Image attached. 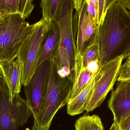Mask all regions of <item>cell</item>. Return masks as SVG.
<instances>
[{"label":"cell","mask_w":130,"mask_h":130,"mask_svg":"<svg viewBox=\"0 0 130 130\" xmlns=\"http://www.w3.org/2000/svg\"><path fill=\"white\" fill-rule=\"evenodd\" d=\"M94 42L98 45L102 66L130 52V12L120 0H113L98 28Z\"/></svg>","instance_id":"cell-1"},{"label":"cell","mask_w":130,"mask_h":130,"mask_svg":"<svg viewBox=\"0 0 130 130\" xmlns=\"http://www.w3.org/2000/svg\"><path fill=\"white\" fill-rule=\"evenodd\" d=\"M73 82L69 78L60 77L51 62L48 84L43 97L36 130H49L55 115L67 104L72 90Z\"/></svg>","instance_id":"cell-2"},{"label":"cell","mask_w":130,"mask_h":130,"mask_svg":"<svg viewBox=\"0 0 130 130\" xmlns=\"http://www.w3.org/2000/svg\"><path fill=\"white\" fill-rule=\"evenodd\" d=\"M30 24L18 14L7 15L0 21V62L15 59L21 46L32 33Z\"/></svg>","instance_id":"cell-3"},{"label":"cell","mask_w":130,"mask_h":130,"mask_svg":"<svg viewBox=\"0 0 130 130\" xmlns=\"http://www.w3.org/2000/svg\"><path fill=\"white\" fill-rule=\"evenodd\" d=\"M50 23L42 18L36 23L33 31L19 50L17 58L22 65L21 84L24 86L29 82L37 69V62Z\"/></svg>","instance_id":"cell-4"},{"label":"cell","mask_w":130,"mask_h":130,"mask_svg":"<svg viewBox=\"0 0 130 130\" xmlns=\"http://www.w3.org/2000/svg\"><path fill=\"white\" fill-rule=\"evenodd\" d=\"M32 115L26 99L20 94L11 102L10 93L4 81L0 84V130H17L27 122Z\"/></svg>","instance_id":"cell-5"},{"label":"cell","mask_w":130,"mask_h":130,"mask_svg":"<svg viewBox=\"0 0 130 130\" xmlns=\"http://www.w3.org/2000/svg\"><path fill=\"white\" fill-rule=\"evenodd\" d=\"M74 10L73 0H62L56 22L60 30V44L64 47L68 55L70 68L72 73L75 65L78 15Z\"/></svg>","instance_id":"cell-6"},{"label":"cell","mask_w":130,"mask_h":130,"mask_svg":"<svg viewBox=\"0 0 130 130\" xmlns=\"http://www.w3.org/2000/svg\"><path fill=\"white\" fill-rule=\"evenodd\" d=\"M123 56L102 66L96 74V81L92 93L86 107L85 111L91 112L101 105L108 92L113 89L120 75Z\"/></svg>","instance_id":"cell-7"},{"label":"cell","mask_w":130,"mask_h":130,"mask_svg":"<svg viewBox=\"0 0 130 130\" xmlns=\"http://www.w3.org/2000/svg\"><path fill=\"white\" fill-rule=\"evenodd\" d=\"M51 66L50 60L42 63L36 70L29 83L24 86L26 100L35 122L38 119L43 97L47 87Z\"/></svg>","instance_id":"cell-8"},{"label":"cell","mask_w":130,"mask_h":130,"mask_svg":"<svg viewBox=\"0 0 130 130\" xmlns=\"http://www.w3.org/2000/svg\"><path fill=\"white\" fill-rule=\"evenodd\" d=\"M108 107L113 113L114 123L119 126L130 114V82H118L112 91Z\"/></svg>","instance_id":"cell-9"},{"label":"cell","mask_w":130,"mask_h":130,"mask_svg":"<svg viewBox=\"0 0 130 130\" xmlns=\"http://www.w3.org/2000/svg\"><path fill=\"white\" fill-rule=\"evenodd\" d=\"M76 12L78 20L75 56L81 55L87 47L94 42L98 30L88 13L86 0L82 7Z\"/></svg>","instance_id":"cell-10"},{"label":"cell","mask_w":130,"mask_h":130,"mask_svg":"<svg viewBox=\"0 0 130 130\" xmlns=\"http://www.w3.org/2000/svg\"><path fill=\"white\" fill-rule=\"evenodd\" d=\"M14 60L0 62V68L9 90L11 102L16 95L20 93L22 86V65L17 58Z\"/></svg>","instance_id":"cell-11"},{"label":"cell","mask_w":130,"mask_h":130,"mask_svg":"<svg viewBox=\"0 0 130 130\" xmlns=\"http://www.w3.org/2000/svg\"><path fill=\"white\" fill-rule=\"evenodd\" d=\"M60 44V33L58 25L56 21H51L37 62V69L42 63L50 59L55 55L58 50Z\"/></svg>","instance_id":"cell-12"},{"label":"cell","mask_w":130,"mask_h":130,"mask_svg":"<svg viewBox=\"0 0 130 130\" xmlns=\"http://www.w3.org/2000/svg\"><path fill=\"white\" fill-rule=\"evenodd\" d=\"M31 0H0V17L18 14L24 19L29 17L34 7Z\"/></svg>","instance_id":"cell-13"},{"label":"cell","mask_w":130,"mask_h":130,"mask_svg":"<svg viewBox=\"0 0 130 130\" xmlns=\"http://www.w3.org/2000/svg\"><path fill=\"white\" fill-rule=\"evenodd\" d=\"M96 74L86 87L76 97L72 100L68 101L67 104V110L69 115L76 116L82 113L85 111L86 104L90 98L95 84Z\"/></svg>","instance_id":"cell-14"},{"label":"cell","mask_w":130,"mask_h":130,"mask_svg":"<svg viewBox=\"0 0 130 130\" xmlns=\"http://www.w3.org/2000/svg\"><path fill=\"white\" fill-rule=\"evenodd\" d=\"M95 75L89 71L86 68H84L81 61L76 63L72 72V87L68 101L76 97Z\"/></svg>","instance_id":"cell-15"},{"label":"cell","mask_w":130,"mask_h":130,"mask_svg":"<svg viewBox=\"0 0 130 130\" xmlns=\"http://www.w3.org/2000/svg\"><path fill=\"white\" fill-rule=\"evenodd\" d=\"M56 68L57 72L61 75L71 74L67 52L62 45H60L58 51L50 59Z\"/></svg>","instance_id":"cell-16"},{"label":"cell","mask_w":130,"mask_h":130,"mask_svg":"<svg viewBox=\"0 0 130 130\" xmlns=\"http://www.w3.org/2000/svg\"><path fill=\"white\" fill-rule=\"evenodd\" d=\"M75 130H104L101 118L98 115L85 114L76 121Z\"/></svg>","instance_id":"cell-17"},{"label":"cell","mask_w":130,"mask_h":130,"mask_svg":"<svg viewBox=\"0 0 130 130\" xmlns=\"http://www.w3.org/2000/svg\"><path fill=\"white\" fill-rule=\"evenodd\" d=\"M62 0H42L40 7L42 11L43 19L47 21H56L61 6Z\"/></svg>","instance_id":"cell-18"},{"label":"cell","mask_w":130,"mask_h":130,"mask_svg":"<svg viewBox=\"0 0 130 130\" xmlns=\"http://www.w3.org/2000/svg\"><path fill=\"white\" fill-rule=\"evenodd\" d=\"M81 58L84 68H86L89 62L99 60V50L98 44L94 42L87 47L81 54Z\"/></svg>","instance_id":"cell-19"},{"label":"cell","mask_w":130,"mask_h":130,"mask_svg":"<svg viewBox=\"0 0 130 130\" xmlns=\"http://www.w3.org/2000/svg\"><path fill=\"white\" fill-rule=\"evenodd\" d=\"M113 0H98V6L97 27L102 23L105 16L107 9Z\"/></svg>","instance_id":"cell-20"},{"label":"cell","mask_w":130,"mask_h":130,"mask_svg":"<svg viewBox=\"0 0 130 130\" xmlns=\"http://www.w3.org/2000/svg\"><path fill=\"white\" fill-rule=\"evenodd\" d=\"M98 1V0H86L88 13L97 27Z\"/></svg>","instance_id":"cell-21"},{"label":"cell","mask_w":130,"mask_h":130,"mask_svg":"<svg viewBox=\"0 0 130 130\" xmlns=\"http://www.w3.org/2000/svg\"><path fill=\"white\" fill-rule=\"evenodd\" d=\"M101 67V62L99 60L97 59L89 62L87 64L86 68L89 71L95 75L98 72Z\"/></svg>","instance_id":"cell-22"},{"label":"cell","mask_w":130,"mask_h":130,"mask_svg":"<svg viewBox=\"0 0 130 130\" xmlns=\"http://www.w3.org/2000/svg\"><path fill=\"white\" fill-rule=\"evenodd\" d=\"M117 81L118 82H130V69L121 66Z\"/></svg>","instance_id":"cell-23"},{"label":"cell","mask_w":130,"mask_h":130,"mask_svg":"<svg viewBox=\"0 0 130 130\" xmlns=\"http://www.w3.org/2000/svg\"><path fill=\"white\" fill-rule=\"evenodd\" d=\"M119 130H130V114L118 126Z\"/></svg>","instance_id":"cell-24"},{"label":"cell","mask_w":130,"mask_h":130,"mask_svg":"<svg viewBox=\"0 0 130 130\" xmlns=\"http://www.w3.org/2000/svg\"><path fill=\"white\" fill-rule=\"evenodd\" d=\"M73 8L76 11L78 10L83 5L85 0H73Z\"/></svg>","instance_id":"cell-25"},{"label":"cell","mask_w":130,"mask_h":130,"mask_svg":"<svg viewBox=\"0 0 130 130\" xmlns=\"http://www.w3.org/2000/svg\"><path fill=\"white\" fill-rule=\"evenodd\" d=\"M124 7L127 9L130 10V0H120Z\"/></svg>","instance_id":"cell-26"},{"label":"cell","mask_w":130,"mask_h":130,"mask_svg":"<svg viewBox=\"0 0 130 130\" xmlns=\"http://www.w3.org/2000/svg\"><path fill=\"white\" fill-rule=\"evenodd\" d=\"M127 59L125 62L122 65V67L130 69V52Z\"/></svg>","instance_id":"cell-27"},{"label":"cell","mask_w":130,"mask_h":130,"mask_svg":"<svg viewBox=\"0 0 130 130\" xmlns=\"http://www.w3.org/2000/svg\"><path fill=\"white\" fill-rule=\"evenodd\" d=\"M110 130H119L118 126L115 123H113L112 124Z\"/></svg>","instance_id":"cell-28"},{"label":"cell","mask_w":130,"mask_h":130,"mask_svg":"<svg viewBox=\"0 0 130 130\" xmlns=\"http://www.w3.org/2000/svg\"><path fill=\"white\" fill-rule=\"evenodd\" d=\"M0 80H4V76L1 69L0 68Z\"/></svg>","instance_id":"cell-29"},{"label":"cell","mask_w":130,"mask_h":130,"mask_svg":"<svg viewBox=\"0 0 130 130\" xmlns=\"http://www.w3.org/2000/svg\"><path fill=\"white\" fill-rule=\"evenodd\" d=\"M3 81H4V80H0V84H1V83Z\"/></svg>","instance_id":"cell-30"},{"label":"cell","mask_w":130,"mask_h":130,"mask_svg":"<svg viewBox=\"0 0 130 130\" xmlns=\"http://www.w3.org/2000/svg\"><path fill=\"white\" fill-rule=\"evenodd\" d=\"M2 17H0V21H1L2 20Z\"/></svg>","instance_id":"cell-31"}]
</instances>
